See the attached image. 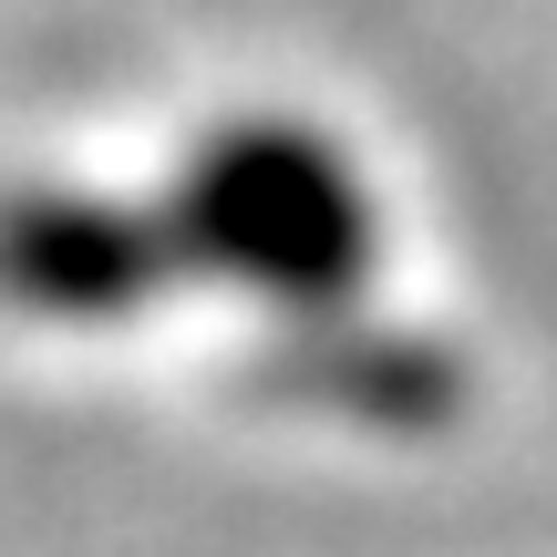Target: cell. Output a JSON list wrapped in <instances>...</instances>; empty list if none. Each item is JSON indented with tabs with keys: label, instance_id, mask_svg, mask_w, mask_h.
<instances>
[{
	"label": "cell",
	"instance_id": "1",
	"mask_svg": "<svg viewBox=\"0 0 557 557\" xmlns=\"http://www.w3.org/2000/svg\"><path fill=\"white\" fill-rule=\"evenodd\" d=\"M0 331L73 361H186L248 413L372 444L475 393L393 145L269 83L0 176Z\"/></svg>",
	"mask_w": 557,
	"mask_h": 557
}]
</instances>
